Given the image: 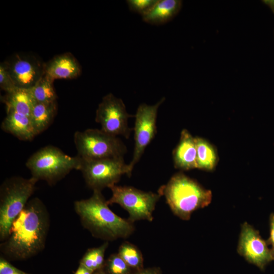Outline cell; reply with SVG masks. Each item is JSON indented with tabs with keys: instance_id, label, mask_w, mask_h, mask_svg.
<instances>
[{
	"instance_id": "277c9868",
	"label": "cell",
	"mask_w": 274,
	"mask_h": 274,
	"mask_svg": "<svg viewBox=\"0 0 274 274\" xmlns=\"http://www.w3.org/2000/svg\"><path fill=\"white\" fill-rule=\"evenodd\" d=\"M81 158L69 156L59 148L48 145L31 155L26 162L31 177L52 186L74 169L79 170Z\"/></svg>"
},
{
	"instance_id": "5b68a950",
	"label": "cell",
	"mask_w": 274,
	"mask_h": 274,
	"mask_svg": "<svg viewBox=\"0 0 274 274\" xmlns=\"http://www.w3.org/2000/svg\"><path fill=\"white\" fill-rule=\"evenodd\" d=\"M39 181L31 177H12L0 187V241L8 237L13 221L25 208Z\"/></svg>"
},
{
	"instance_id": "2e32d148",
	"label": "cell",
	"mask_w": 274,
	"mask_h": 274,
	"mask_svg": "<svg viewBox=\"0 0 274 274\" xmlns=\"http://www.w3.org/2000/svg\"><path fill=\"white\" fill-rule=\"evenodd\" d=\"M180 0H158L153 8L142 16L143 21L152 25H161L172 20L180 11Z\"/></svg>"
},
{
	"instance_id": "d6986e66",
	"label": "cell",
	"mask_w": 274,
	"mask_h": 274,
	"mask_svg": "<svg viewBox=\"0 0 274 274\" xmlns=\"http://www.w3.org/2000/svg\"><path fill=\"white\" fill-rule=\"evenodd\" d=\"M196 146V168L211 172L214 170L219 161L216 148L208 140L195 137Z\"/></svg>"
},
{
	"instance_id": "9c48e42d",
	"label": "cell",
	"mask_w": 274,
	"mask_h": 274,
	"mask_svg": "<svg viewBox=\"0 0 274 274\" xmlns=\"http://www.w3.org/2000/svg\"><path fill=\"white\" fill-rule=\"evenodd\" d=\"M132 116L127 113L122 100L110 93L104 96L99 104L95 120L105 132L128 139L132 130L128 126V120Z\"/></svg>"
},
{
	"instance_id": "603a6c76",
	"label": "cell",
	"mask_w": 274,
	"mask_h": 274,
	"mask_svg": "<svg viewBox=\"0 0 274 274\" xmlns=\"http://www.w3.org/2000/svg\"><path fill=\"white\" fill-rule=\"evenodd\" d=\"M103 269L107 274H133L134 272L118 253L111 254L105 260Z\"/></svg>"
},
{
	"instance_id": "cb8c5ba5",
	"label": "cell",
	"mask_w": 274,
	"mask_h": 274,
	"mask_svg": "<svg viewBox=\"0 0 274 274\" xmlns=\"http://www.w3.org/2000/svg\"><path fill=\"white\" fill-rule=\"evenodd\" d=\"M158 0H127L126 3L130 10L142 16L153 8Z\"/></svg>"
},
{
	"instance_id": "f1b7e54d",
	"label": "cell",
	"mask_w": 274,
	"mask_h": 274,
	"mask_svg": "<svg viewBox=\"0 0 274 274\" xmlns=\"http://www.w3.org/2000/svg\"><path fill=\"white\" fill-rule=\"evenodd\" d=\"M93 271H91L83 265L79 264V265L74 274H93Z\"/></svg>"
},
{
	"instance_id": "4dcf8cb0",
	"label": "cell",
	"mask_w": 274,
	"mask_h": 274,
	"mask_svg": "<svg viewBox=\"0 0 274 274\" xmlns=\"http://www.w3.org/2000/svg\"><path fill=\"white\" fill-rule=\"evenodd\" d=\"M93 274H107L104 269L96 271L93 273Z\"/></svg>"
},
{
	"instance_id": "d4e9b609",
	"label": "cell",
	"mask_w": 274,
	"mask_h": 274,
	"mask_svg": "<svg viewBox=\"0 0 274 274\" xmlns=\"http://www.w3.org/2000/svg\"><path fill=\"white\" fill-rule=\"evenodd\" d=\"M0 87L6 93L12 91L16 87L3 62L0 64Z\"/></svg>"
},
{
	"instance_id": "ac0fdd59",
	"label": "cell",
	"mask_w": 274,
	"mask_h": 274,
	"mask_svg": "<svg viewBox=\"0 0 274 274\" xmlns=\"http://www.w3.org/2000/svg\"><path fill=\"white\" fill-rule=\"evenodd\" d=\"M57 111V101L36 102L30 118L37 135L46 130L52 123Z\"/></svg>"
},
{
	"instance_id": "30bf717a",
	"label": "cell",
	"mask_w": 274,
	"mask_h": 274,
	"mask_svg": "<svg viewBox=\"0 0 274 274\" xmlns=\"http://www.w3.org/2000/svg\"><path fill=\"white\" fill-rule=\"evenodd\" d=\"M165 100L163 97L154 105L140 104L136 110L133 128L134 148L132 159L128 164L131 171L157 133L158 110Z\"/></svg>"
},
{
	"instance_id": "4316f807",
	"label": "cell",
	"mask_w": 274,
	"mask_h": 274,
	"mask_svg": "<svg viewBox=\"0 0 274 274\" xmlns=\"http://www.w3.org/2000/svg\"><path fill=\"white\" fill-rule=\"evenodd\" d=\"M269 237L267 241L268 245L270 246V251L272 260H274V213L269 217Z\"/></svg>"
},
{
	"instance_id": "8992f818",
	"label": "cell",
	"mask_w": 274,
	"mask_h": 274,
	"mask_svg": "<svg viewBox=\"0 0 274 274\" xmlns=\"http://www.w3.org/2000/svg\"><path fill=\"white\" fill-rule=\"evenodd\" d=\"M74 141L78 156L83 159L123 158L126 148L117 136L101 129H87L75 132Z\"/></svg>"
},
{
	"instance_id": "9a60e30c",
	"label": "cell",
	"mask_w": 274,
	"mask_h": 274,
	"mask_svg": "<svg viewBox=\"0 0 274 274\" xmlns=\"http://www.w3.org/2000/svg\"><path fill=\"white\" fill-rule=\"evenodd\" d=\"M1 128L21 141H30L37 135L30 117L13 110L7 111Z\"/></svg>"
},
{
	"instance_id": "ffe728a7",
	"label": "cell",
	"mask_w": 274,
	"mask_h": 274,
	"mask_svg": "<svg viewBox=\"0 0 274 274\" xmlns=\"http://www.w3.org/2000/svg\"><path fill=\"white\" fill-rule=\"evenodd\" d=\"M109 246V242L105 241L102 245L88 249L79 262L93 272L104 268L105 252Z\"/></svg>"
},
{
	"instance_id": "7a4b0ae2",
	"label": "cell",
	"mask_w": 274,
	"mask_h": 274,
	"mask_svg": "<svg viewBox=\"0 0 274 274\" xmlns=\"http://www.w3.org/2000/svg\"><path fill=\"white\" fill-rule=\"evenodd\" d=\"M109 205L101 191H93L88 198L75 201L74 208L82 226L93 237L105 242L129 237L134 223L114 213Z\"/></svg>"
},
{
	"instance_id": "484cf974",
	"label": "cell",
	"mask_w": 274,
	"mask_h": 274,
	"mask_svg": "<svg viewBox=\"0 0 274 274\" xmlns=\"http://www.w3.org/2000/svg\"><path fill=\"white\" fill-rule=\"evenodd\" d=\"M0 274H30L24 272L10 263V261L1 256Z\"/></svg>"
},
{
	"instance_id": "f546056e",
	"label": "cell",
	"mask_w": 274,
	"mask_h": 274,
	"mask_svg": "<svg viewBox=\"0 0 274 274\" xmlns=\"http://www.w3.org/2000/svg\"><path fill=\"white\" fill-rule=\"evenodd\" d=\"M263 3L266 5L274 13V1H263Z\"/></svg>"
},
{
	"instance_id": "ba28073f",
	"label": "cell",
	"mask_w": 274,
	"mask_h": 274,
	"mask_svg": "<svg viewBox=\"0 0 274 274\" xmlns=\"http://www.w3.org/2000/svg\"><path fill=\"white\" fill-rule=\"evenodd\" d=\"M81 158L79 170L87 186L93 191H101L105 188H110L116 185L123 175L130 177L132 174L123 158Z\"/></svg>"
},
{
	"instance_id": "e0dca14e",
	"label": "cell",
	"mask_w": 274,
	"mask_h": 274,
	"mask_svg": "<svg viewBox=\"0 0 274 274\" xmlns=\"http://www.w3.org/2000/svg\"><path fill=\"white\" fill-rule=\"evenodd\" d=\"M6 110H13L19 114L30 117L36 101L30 89L16 87L1 97Z\"/></svg>"
},
{
	"instance_id": "52a82bcc",
	"label": "cell",
	"mask_w": 274,
	"mask_h": 274,
	"mask_svg": "<svg viewBox=\"0 0 274 274\" xmlns=\"http://www.w3.org/2000/svg\"><path fill=\"white\" fill-rule=\"evenodd\" d=\"M112 196L107 200L108 204L120 205L128 213L132 223L140 220L152 222L153 212L161 195L157 192L144 191L132 186H117L110 188Z\"/></svg>"
},
{
	"instance_id": "3957f363",
	"label": "cell",
	"mask_w": 274,
	"mask_h": 274,
	"mask_svg": "<svg viewBox=\"0 0 274 274\" xmlns=\"http://www.w3.org/2000/svg\"><path fill=\"white\" fill-rule=\"evenodd\" d=\"M158 193L164 197L173 213L185 221L189 220L194 211L207 207L212 199L210 190L181 172L161 186Z\"/></svg>"
},
{
	"instance_id": "7402d4cb",
	"label": "cell",
	"mask_w": 274,
	"mask_h": 274,
	"mask_svg": "<svg viewBox=\"0 0 274 274\" xmlns=\"http://www.w3.org/2000/svg\"><path fill=\"white\" fill-rule=\"evenodd\" d=\"M54 80L45 74L30 89L36 102L56 101L57 94Z\"/></svg>"
},
{
	"instance_id": "5bb4252c",
	"label": "cell",
	"mask_w": 274,
	"mask_h": 274,
	"mask_svg": "<svg viewBox=\"0 0 274 274\" xmlns=\"http://www.w3.org/2000/svg\"><path fill=\"white\" fill-rule=\"evenodd\" d=\"M174 166L181 170L196 168V146L195 138L186 129L181 132L179 142L173 151Z\"/></svg>"
},
{
	"instance_id": "6da1fadb",
	"label": "cell",
	"mask_w": 274,
	"mask_h": 274,
	"mask_svg": "<svg viewBox=\"0 0 274 274\" xmlns=\"http://www.w3.org/2000/svg\"><path fill=\"white\" fill-rule=\"evenodd\" d=\"M50 225L47 207L38 197L30 199L1 243V256L10 261L28 259L44 249Z\"/></svg>"
},
{
	"instance_id": "83f0119b",
	"label": "cell",
	"mask_w": 274,
	"mask_h": 274,
	"mask_svg": "<svg viewBox=\"0 0 274 274\" xmlns=\"http://www.w3.org/2000/svg\"><path fill=\"white\" fill-rule=\"evenodd\" d=\"M133 274H162V271L160 267L154 266L144 268Z\"/></svg>"
},
{
	"instance_id": "7c38bea8",
	"label": "cell",
	"mask_w": 274,
	"mask_h": 274,
	"mask_svg": "<svg viewBox=\"0 0 274 274\" xmlns=\"http://www.w3.org/2000/svg\"><path fill=\"white\" fill-rule=\"evenodd\" d=\"M237 251L247 261L262 270L272 260L267 242L247 222L241 226Z\"/></svg>"
},
{
	"instance_id": "44dd1931",
	"label": "cell",
	"mask_w": 274,
	"mask_h": 274,
	"mask_svg": "<svg viewBox=\"0 0 274 274\" xmlns=\"http://www.w3.org/2000/svg\"><path fill=\"white\" fill-rule=\"evenodd\" d=\"M118 254L134 272L145 268L141 251L129 242L122 243L119 248Z\"/></svg>"
},
{
	"instance_id": "8fae6325",
	"label": "cell",
	"mask_w": 274,
	"mask_h": 274,
	"mask_svg": "<svg viewBox=\"0 0 274 274\" xmlns=\"http://www.w3.org/2000/svg\"><path fill=\"white\" fill-rule=\"evenodd\" d=\"M3 62L16 87L31 89L45 74L46 63L30 53H16Z\"/></svg>"
},
{
	"instance_id": "4fadbf2b",
	"label": "cell",
	"mask_w": 274,
	"mask_h": 274,
	"mask_svg": "<svg viewBox=\"0 0 274 274\" xmlns=\"http://www.w3.org/2000/svg\"><path fill=\"white\" fill-rule=\"evenodd\" d=\"M81 71L79 62L70 52L56 55L45 63V74L54 80L76 78Z\"/></svg>"
}]
</instances>
